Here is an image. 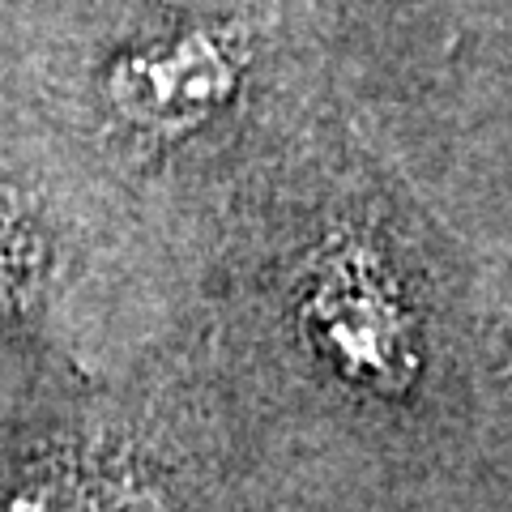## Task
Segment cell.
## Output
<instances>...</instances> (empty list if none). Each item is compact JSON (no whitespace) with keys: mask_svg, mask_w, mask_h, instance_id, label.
I'll list each match as a JSON object with an SVG mask.
<instances>
[{"mask_svg":"<svg viewBox=\"0 0 512 512\" xmlns=\"http://www.w3.org/2000/svg\"><path fill=\"white\" fill-rule=\"evenodd\" d=\"M0 512H107V487L86 470H39L0 495Z\"/></svg>","mask_w":512,"mask_h":512,"instance_id":"3","label":"cell"},{"mask_svg":"<svg viewBox=\"0 0 512 512\" xmlns=\"http://www.w3.org/2000/svg\"><path fill=\"white\" fill-rule=\"evenodd\" d=\"M235 56L214 35H184L137 47L107 77V99L124 120L154 133H188L231 103Z\"/></svg>","mask_w":512,"mask_h":512,"instance_id":"2","label":"cell"},{"mask_svg":"<svg viewBox=\"0 0 512 512\" xmlns=\"http://www.w3.org/2000/svg\"><path fill=\"white\" fill-rule=\"evenodd\" d=\"M308 329L350 384L402 393L419 372V350L389 274L363 248L333 252L308 291Z\"/></svg>","mask_w":512,"mask_h":512,"instance_id":"1","label":"cell"}]
</instances>
